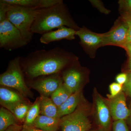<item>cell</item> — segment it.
<instances>
[{
    "mask_svg": "<svg viewBox=\"0 0 131 131\" xmlns=\"http://www.w3.org/2000/svg\"><path fill=\"white\" fill-rule=\"evenodd\" d=\"M32 126L46 131H58L61 127V118L39 115Z\"/></svg>",
    "mask_w": 131,
    "mask_h": 131,
    "instance_id": "obj_17",
    "label": "cell"
},
{
    "mask_svg": "<svg viewBox=\"0 0 131 131\" xmlns=\"http://www.w3.org/2000/svg\"><path fill=\"white\" fill-rule=\"evenodd\" d=\"M95 105L97 118L101 128L107 131L111 122V115L109 107L99 95L95 98Z\"/></svg>",
    "mask_w": 131,
    "mask_h": 131,
    "instance_id": "obj_13",
    "label": "cell"
},
{
    "mask_svg": "<svg viewBox=\"0 0 131 131\" xmlns=\"http://www.w3.org/2000/svg\"><path fill=\"white\" fill-rule=\"evenodd\" d=\"M113 131H130L126 122L124 120L115 121L113 124Z\"/></svg>",
    "mask_w": 131,
    "mask_h": 131,
    "instance_id": "obj_24",
    "label": "cell"
},
{
    "mask_svg": "<svg viewBox=\"0 0 131 131\" xmlns=\"http://www.w3.org/2000/svg\"><path fill=\"white\" fill-rule=\"evenodd\" d=\"M110 100L108 107L111 116L115 121L125 120L129 118L131 110L127 106L126 99L124 92L122 91L117 96Z\"/></svg>",
    "mask_w": 131,
    "mask_h": 131,
    "instance_id": "obj_9",
    "label": "cell"
},
{
    "mask_svg": "<svg viewBox=\"0 0 131 131\" xmlns=\"http://www.w3.org/2000/svg\"><path fill=\"white\" fill-rule=\"evenodd\" d=\"M92 131H106L103 130V129H100L97 130H93Z\"/></svg>",
    "mask_w": 131,
    "mask_h": 131,
    "instance_id": "obj_35",
    "label": "cell"
},
{
    "mask_svg": "<svg viewBox=\"0 0 131 131\" xmlns=\"http://www.w3.org/2000/svg\"><path fill=\"white\" fill-rule=\"evenodd\" d=\"M122 85L117 83H113L109 86L110 94L108 95L109 99H112L120 93L122 90Z\"/></svg>",
    "mask_w": 131,
    "mask_h": 131,
    "instance_id": "obj_23",
    "label": "cell"
},
{
    "mask_svg": "<svg viewBox=\"0 0 131 131\" xmlns=\"http://www.w3.org/2000/svg\"><path fill=\"white\" fill-rule=\"evenodd\" d=\"M73 93L63 83L52 95L51 98L58 107L66 101Z\"/></svg>",
    "mask_w": 131,
    "mask_h": 131,
    "instance_id": "obj_21",
    "label": "cell"
},
{
    "mask_svg": "<svg viewBox=\"0 0 131 131\" xmlns=\"http://www.w3.org/2000/svg\"><path fill=\"white\" fill-rule=\"evenodd\" d=\"M127 36L126 43L131 42V26H129Z\"/></svg>",
    "mask_w": 131,
    "mask_h": 131,
    "instance_id": "obj_32",
    "label": "cell"
},
{
    "mask_svg": "<svg viewBox=\"0 0 131 131\" xmlns=\"http://www.w3.org/2000/svg\"><path fill=\"white\" fill-rule=\"evenodd\" d=\"M39 115H40V96H39L36 98L28 110L24 126H32L34 121Z\"/></svg>",
    "mask_w": 131,
    "mask_h": 131,
    "instance_id": "obj_22",
    "label": "cell"
},
{
    "mask_svg": "<svg viewBox=\"0 0 131 131\" xmlns=\"http://www.w3.org/2000/svg\"><path fill=\"white\" fill-rule=\"evenodd\" d=\"M26 82L30 89L37 90L41 96L49 98L63 83L61 73L42 76Z\"/></svg>",
    "mask_w": 131,
    "mask_h": 131,
    "instance_id": "obj_7",
    "label": "cell"
},
{
    "mask_svg": "<svg viewBox=\"0 0 131 131\" xmlns=\"http://www.w3.org/2000/svg\"><path fill=\"white\" fill-rule=\"evenodd\" d=\"M36 10L17 6L9 5L7 19L18 28L28 43L32 38L34 34L31 28L36 15Z\"/></svg>",
    "mask_w": 131,
    "mask_h": 131,
    "instance_id": "obj_4",
    "label": "cell"
},
{
    "mask_svg": "<svg viewBox=\"0 0 131 131\" xmlns=\"http://www.w3.org/2000/svg\"><path fill=\"white\" fill-rule=\"evenodd\" d=\"M20 59L18 56L9 61L6 70L0 75V84L16 90L25 98H33L34 94L27 84Z\"/></svg>",
    "mask_w": 131,
    "mask_h": 131,
    "instance_id": "obj_3",
    "label": "cell"
},
{
    "mask_svg": "<svg viewBox=\"0 0 131 131\" xmlns=\"http://www.w3.org/2000/svg\"><path fill=\"white\" fill-rule=\"evenodd\" d=\"M83 101L81 90L72 94L61 106L58 107V114L59 118L74 112Z\"/></svg>",
    "mask_w": 131,
    "mask_h": 131,
    "instance_id": "obj_15",
    "label": "cell"
},
{
    "mask_svg": "<svg viewBox=\"0 0 131 131\" xmlns=\"http://www.w3.org/2000/svg\"><path fill=\"white\" fill-rule=\"evenodd\" d=\"M123 89L125 93L131 98V73L127 75V80L124 84Z\"/></svg>",
    "mask_w": 131,
    "mask_h": 131,
    "instance_id": "obj_26",
    "label": "cell"
},
{
    "mask_svg": "<svg viewBox=\"0 0 131 131\" xmlns=\"http://www.w3.org/2000/svg\"><path fill=\"white\" fill-rule=\"evenodd\" d=\"M9 5L0 1V22L7 19V13Z\"/></svg>",
    "mask_w": 131,
    "mask_h": 131,
    "instance_id": "obj_25",
    "label": "cell"
},
{
    "mask_svg": "<svg viewBox=\"0 0 131 131\" xmlns=\"http://www.w3.org/2000/svg\"><path fill=\"white\" fill-rule=\"evenodd\" d=\"M32 104L28 99L12 104H2L1 106L11 112L14 115L20 124L24 125L27 113Z\"/></svg>",
    "mask_w": 131,
    "mask_h": 131,
    "instance_id": "obj_14",
    "label": "cell"
},
{
    "mask_svg": "<svg viewBox=\"0 0 131 131\" xmlns=\"http://www.w3.org/2000/svg\"><path fill=\"white\" fill-rule=\"evenodd\" d=\"M64 84L73 93L81 90L83 84V73L78 67L66 68L61 73Z\"/></svg>",
    "mask_w": 131,
    "mask_h": 131,
    "instance_id": "obj_8",
    "label": "cell"
},
{
    "mask_svg": "<svg viewBox=\"0 0 131 131\" xmlns=\"http://www.w3.org/2000/svg\"><path fill=\"white\" fill-rule=\"evenodd\" d=\"M9 5H17L35 9L46 8L62 2L61 0H1Z\"/></svg>",
    "mask_w": 131,
    "mask_h": 131,
    "instance_id": "obj_12",
    "label": "cell"
},
{
    "mask_svg": "<svg viewBox=\"0 0 131 131\" xmlns=\"http://www.w3.org/2000/svg\"><path fill=\"white\" fill-rule=\"evenodd\" d=\"M16 124L21 125L14 115L11 112L3 107H1L0 108V131H4L9 127Z\"/></svg>",
    "mask_w": 131,
    "mask_h": 131,
    "instance_id": "obj_20",
    "label": "cell"
},
{
    "mask_svg": "<svg viewBox=\"0 0 131 131\" xmlns=\"http://www.w3.org/2000/svg\"><path fill=\"white\" fill-rule=\"evenodd\" d=\"M129 26L127 24H121L107 33L102 34V46L114 45L123 47L126 44Z\"/></svg>",
    "mask_w": 131,
    "mask_h": 131,
    "instance_id": "obj_10",
    "label": "cell"
},
{
    "mask_svg": "<svg viewBox=\"0 0 131 131\" xmlns=\"http://www.w3.org/2000/svg\"><path fill=\"white\" fill-rule=\"evenodd\" d=\"M122 47L125 49L129 57H131V42L126 44Z\"/></svg>",
    "mask_w": 131,
    "mask_h": 131,
    "instance_id": "obj_30",
    "label": "cell"
},
{
    "mask_svg": "<svg viewBox=\"0 0 131 131\" xmlns=\"http://www.w3.org/2000/svg\"><path fill=\"white\" fill-rule=\"evenodd\" d=\"M129 121H130V125L131 126V110L130 115V117H129Z\"/></svg>",
    "mask_w": 131,
    "mask_h": 131,
    "instance_id": "obj_36",
    "label": "cell"
},
{
    "mask_svg": "<svg viewBox=\"0 0 131 131\" xmlns=\"http://www.w3.org/2000/svg\"><path fill=\"white\" fill-rule=\"evenodd\" d=\"M28 43L21 32L7 19L0 22V47L12 51Z\"/></svg>",
    "mask_w": 131,
    "mask_h": 131,
    "instance_id": "obj_5",
    "label": "cell"
},
{
    "mask_svg": "<svg viewBox=\"0 0 131 131\" xmlns=\"http://www.w3.org/2000/svg\"><path fill=\"white\" fill-rule=\"evenodd\" d=\"M126 23L127 25L131 26V19L127 20Z\"/></svg>",
    "mask_w": 131,
    "mask_h": 131,
    "instance_id": "obj_33",
    "label": "cell"
},
{
    "mask_svg": "<svg viewBox=\"0 0 131 131\" xmlns=\"http://www.w3.org/2000/svg\"><path fill=\"white\" fill-rule=\"evenodd\" d=\"M75 35L79 37L82 44L87 47H95L102 46V34H97L82 28L76 31Z\"/></svg>",
    "mask_w": 131,
    "mask_h": 131,
    "instance_id": "obj_16",
    "label": "cell"
},
{
    "mask_svg": "<svg viewBox=\"0 0 131 131\" xmlns=\"http://www.w3.org/2000/svg\"><path fill=\"white\" fill-rule=\"evenodd\" d=\"M73 61V57L59 47L37 50L21 57L20 63L26 81L42 76L61 73Z\"/></svg>",
    "mask_w": 131,
    "mask_h": 131,
    "instance_id": "obj_1",
    "label": "cell"
},
{
    "mask_svg": "<svg viewBox=\"0 0 131 131\" xmlns=\"http://www.w3.org/2000/svg\"><path fill=\"white\" fill-rule=\"evenodd\" d=\"M76 31L73 28L63 26L56 30L44 34L40 37L39 40L42 44H49L52 42L64 39L73 40L75 38Z\"/></svg>",
    "mask_w": 131,
    "mask_h": 131,
    "instance_id": "obj_11",
    "label": "cell"
},
{
    "mask_svg": "<svg viewBox=\"0 0 131 131\" xmlns=\"http://www.w3.org/2000/svg\"><path fill=\"white\" fill-rule=\"evenodd\" d=\"M63 26L75 30L80 29L70 17L62 1L50 7L37 9L31 31L32 33L42 35Z\"/></svg>",
    "mask_w": 131,
    "mask_h": 131,
    "instance_id": "obj_2",
    "label": "cell"
},
{
    "mask_svg": "<svg viewBox=\"0 0 131 131\" xmlns=\"http://www.w3.org/2000/svg\"><path fill=\"white\" fill-rule=\"evenodd\" d=\"M28 99L24 97L16 90L5 86H1L0 87L1 105L12 104Z\"/></svg>",
    "mask_w": 131,
    "mask_h": 131,
    "instance_id": "obj_18",
    "label": "cell"
},
{
    "mask_svg": "<svg viewBox=\"0 0 131 131\" xmlns=\"http://www.w3.org/2000/svg\"><path fill=\"white\" fill-rule=\"evenodd\" d=\"M86 107L82 103L73 113L61 118L62 131H88L91 124Z\"/></svg>",
    "mask_w": 131,
    "mask_h": 131,
    "instance_id": "obj_6",
    "label": "cell"
},
{
    "mask_svg": "<svg viewBox=\"0 0 131 131\" xmlns=\"http://www.w3.org/2000/svg\"><path fill=\"white\" fill-rule=\"evenodd\" d=\"M21 131H46L43 130H42L38 129V128H36V127H34L33 126H30V127H25L24 126V128L21 130Z\"/></svg>",
    "mask_w": 131,
    "mask_h": 131,
    "instance_id": "obj_29",
    "label": "cell"
},
{
    "mask_svg": "<svg viewBox=\"0 0 131 131\" xmlns=\"http://www.w3.org/2000/svg\"><path fill=\"white\" fill-rule=\"evenodd\" d=\"M40 115L52 118H59L58 107L51 98L40 95Z\"/></svg>",
    "mask_w": 131,
    "mask_h": 131,
    "instance_id": "obj_19",
    "label": "cell"
},
{
    "mask_svg": "<svg viewBox=\"0 0 131 131\" xmlns=\"http://www.w3.org/2000/svg\"><path fill=\"white\" fill-rule=\"evenodd\" d=\"M23 128L24 125L16 124L9 127L4 131H21Z\"/></svg>",
    "mask_w": 131,
    "mask_h": 131,
    "instance_id": "obj_28",
    "label": "cell"
},
{
    "mask_svg": "<svg viewBox=\"0 0 131 131\" xmlns=\"http://www.w3.org/2000/svg\"><path fill=\"white\" fill-rule=\"evenodd\" d=\"M129 66L130 70L131 71V57L130 58V59H129Z\"/></svg>",
    "mask_w": 131,
    "mask_h": 131,
    "instance_id": "obj_34",
    "label": "cell"
},
{
    "mask_svg": "<svg viewBox=\"0 0 131 131\" xmlns=\"http://www.w3.org/2000/svg\"><path fill=\"white\" fill-rule=\"evenodd\" d=\"M127 79V74L125 73H121L117 75L115 80L117 83L122 85L126 82Z\"/></svg>",
    "mask_w": 131,
    "mask_h": 131,
    "instance_id": "obj_27",
    "label": "cell"
},
{
    "mask_svg": "<svg viewBox=\"0 0 131 131\" xmlns=\"http://www.w3.org/2000/svg\"><path fill=\"white\" fill-rule=\"evenodd\" d=\"M121 5H124L126 8L131 10V0L122 1Z\"/></svg>",
    "mask_w": 131,
    "mask_h": 131,
    "instance_id": "obj_31",
    "label": "cell"
}]
</instances>
